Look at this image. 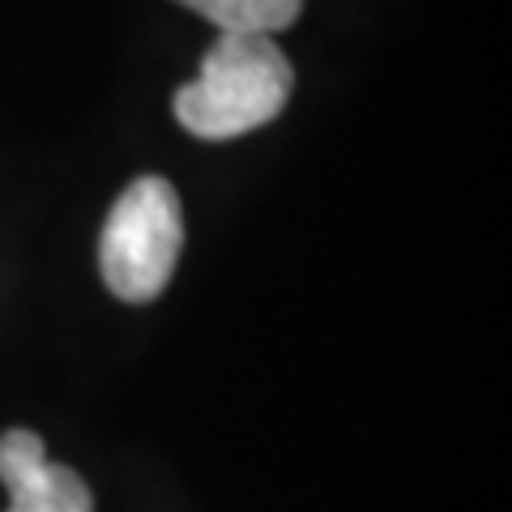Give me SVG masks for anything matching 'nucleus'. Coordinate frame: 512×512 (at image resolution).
<instances>
[{"instance_id":"nucleus-3","label":"nucleus","mask_w":512,"mask_h":512,"mask_svg":"<svg viewBox=\"0 0 512 512\" xmlns=\"http://www.w3.org/2000/svg\"><path fill=\"white\" fill-rule=\"evenodd\" d=\"M0 483L9 487V512H94L86 478L47 461L43 440L26 427L0 436Z\"/></svg>"},{"instance_id":"nucleus-2","label":"nucleus","mask_w":512,"mask_h":512,"mask_svg":"<svg viewBox=\"0 0 512 512\" xmlns=\"http://www.w3.org/2000/svg\"><path fill=\"white\" fill-rule=\"evenodd\" d=\"M184 248L180 197L163 175L128 184L107 214L99 239V269L107 291L124 303H150L167 291Z\"/></svg>"},{"instance_id":"nucleus-1","label":"nucleus","mask_w":512,"mask_h":512,"mask_svg":"<svg viewBox=\"0 0 512 512\" xmlns=\"http://www.w3.org/2000/svg\"><path fill=\"white\" fill-rule=\"evenodd\" d=\"M295 69L269 35H218L201 73L175 90V120L201 141H231L282 116Z\"/></svg>"},{"instance_id":"nucleus-4","label":"nucleus","mask_w":512,"mask_h":512,"mask_svg":"<svg viewBox=\"0 0 512 512\" xmlns=\"http://www.w3.org/2000/svg\"><path fill=\"white\" fill-rule=\"evenodd\" d=\"M175 5L201 13L222 35H274L299 18L303 0H175Z\"/></svg>"}]
</instances>
